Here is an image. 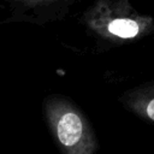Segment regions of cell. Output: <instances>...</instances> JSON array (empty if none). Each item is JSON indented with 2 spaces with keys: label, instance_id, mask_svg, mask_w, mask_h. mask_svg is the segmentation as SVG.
Here are the masks:
<instances>
[{
  "label": "cell",
  "instance_id": "1",
  "mask_svg": "<svg viewBox=\"0 0 154 154\" xmlns=\"http://www.w3.org/2000/svg\"><path fill=\"white\" fill-rule=\"evenodd\" d=\"M48 125L63 154H93L95 140L85 117L67 99L52 95L45 101Z\"/></svg>",
  "mask_w": 154,
  "mask_h": 154
},
{
  "label": "cell",
  "instance_id": "2",
  "mask_svg": "<svg viewBox=\"0 0 154 154\" xmlns=\"http://www.w3.org/2000/svg\"><path fill=\"white\" fill-rule=\"evenodd\" d=\"M83 19L91 31L109 40L135 38L153 25V19L137 12L130 0H96Z\"/></svg>",
  "mask_w": 154,
  "mask_h": 154
},
{
  "label": "cell",
  "instance_id": "3",
  "mask_svg": "<svg viewBox=\"0 0 154 154\" xmlns=\"http://www.w3.org/2000/svg\"><path fill=\"white\" fill-rule=\"evenodd\" d=\"M12 1L22 4L24 6H35V5H40V4H45L49 1H55V0H12Z\"/></svg>",
  "mask_w": 154,
  "mask_h": 154
},
{
  "label": "cell",
  "instance_id": "4",
  "mask_svg": "<svg viewBox=\"0 0 154 154\" xmlns=\"http://www.w3.org/2000/svg\"><path fill=\"white\" fill-rule=\"evenodd\" d=\"M147 114H148V117L150 118V119H153L154 120V99L148 103V106H147Z\"/></svg>",
  "mask_w": 154,
  "mask_h": 154
}]
</instances>
